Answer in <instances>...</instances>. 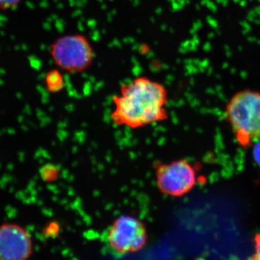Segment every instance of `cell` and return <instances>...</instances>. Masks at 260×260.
<instances>
[{"label": "cell", "mask_w": 260, "mask_h": 260, "mask_svg": "<svg viewBox=\"0 0 260 260\" xmlns=\"http://www.w3.org/2000/svg\"><path fill=\"white\" fill-rule=\"evenodd\" d=\"M169 91L164 84L138 76L121 84L119 93L112 97L111 119L116 126L136 129L169 118L167 104Z\"/></svg>", "instance_id": "1"}, {"label": "cell", "mask_w": 260, "mask_h": 260, "mask_svg": "<svg viewBox=\"0 0 260 260\" xmlns=\"http://www.w3.org/2000/svg\"><path fill=\"white\" fill-rule=\"evenodd\" d=\"M225 117L239 145L247 148L260 140V92L238 91L227 103Z\"/></svg>", "instance_id": "2"}, {"label": "cell", "mask_w": 260, "mask_h": 260, "mask_svg": "<svg viewBox=\"0 0 260 260\" xmlns=\"http://www.w3.org/2000/svg\"><path fill=\"white\" fill-rule=\"evenodd\" d=\"M51 60L58 69L69 74L88 70L95 60V49L90 39L80 32L63 34L49 47Z\"/></svg>", "instance_id": "3"}, {"label": "cell", "mask_w": 260, "mask_h": 260, "mask_svg": "<svg viewBox=\"0 0 260 260\" xmlns=\"http://www.w3.org/2000/svg\"><path fill=\"white\" fill-rule=\"evenodd\" d=\"M108 244L119 254L138 252L144 249L148 240L145 223L129 215L116 218L107 231Z\"/></svg>", "instance_id": "4"}, {"label": "cell", "mask_w": 260, "mask_h": 260, "mask_svg": "<svg viewBox=\"0 0 260 260\" xmlns=\"http://www.w3.org/2000/svg\"><path fill=\"white\" fill-rule=\"evenodd\" d=\"M155 181L160 192L173 198H181L196 185V172L186 159H178L155 166Z\"/></svg>", "instance_id": "5"}, {"label": "cell", "mask_w": 260, "mask_h": 260, "mask_svg": "<svg viewBox=\"0 0 260 260\" xmlns=\"http://www.w3.org/2000/svg\"><path fill=\"white\" fill-rule=\"evenodd\" d=\"M31 236L18 224L0 225V260H24L32 254Z\"/></svg>", "instance_id": "6"}, {"label": "cell", "mask_w": 260, "mask_h": 260, "mask_svg": "<svg viewBox=\"0 0 260 260\" xmlns=\"http://www.w3.org/2000/svg\"><path fill=\"white\" fill-rule=\"evenodd\" d=\"M44 83L46 89L49 93H59L66 85L63 72L57 68L49 70L44 77Z\"/></svg>", "instance_id": "7"}, {"label": "cell", "mask_w": 260, "mask_h": 260, "mask_svg": "<svg viewBox=\"0 0 260 260\" xmlns=\"http://www.w3.org/2000/svg\"><path fill=\"white\" fill-rule=\"evenodd\" d=\"M42 177L46 181H51L55 179L58 176L57 169L53 167H44L42 169Z\"/></svg>", "instance_id": "8"}, {"label": "cell", "mask_w": 260, "mask_h": 260, "mask_svg": "<svg viewBox=\"0 0 260 260\" xmlns=\"http://www.w3.org/2000/svg\"><path fill=\"white\" fill-rule=\"evenodd\" d=\"M22 0H0V10L7 11L16 8Z\"/></svg>", "instance_id": "9"}, {"label": "cell", "mask_w": 260, "mask_h": 260, "mask_svg": "<svg viewBox=\"0 0 260 260\" xmlns=\"http://www.w3.org/2000/svg\"><path fill=\"white\" fill-rule=\"evenodd\" d=\"M254 253L252 256L253 259H260V233L256 234L254 238Z\"/></svg>", "instance_id": "10"}, {"label": "cell", "mask_w": 260, "mask_h": 260, "mask_svg": "<svg viewBox=\"0 0 260 260\" xmlns=\"http://www.w3.org/2000/svg\"><path fill=\"white\" fill-rule=\"evenodd\" d=\"M253 155H254V158L256 164L260 166V140L256 142L255 146L254 147Z\"/></svg>", "instance_id": "11"}]
</instances>
